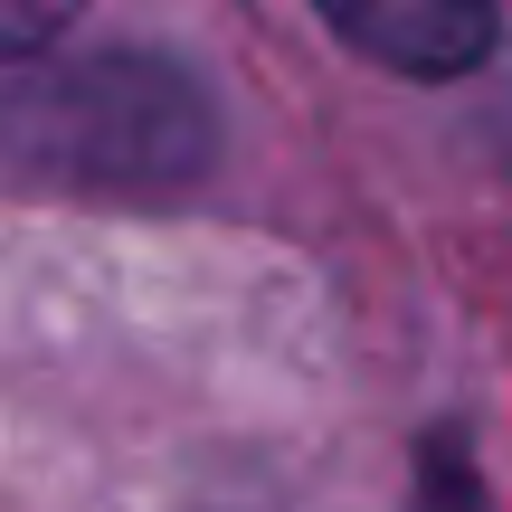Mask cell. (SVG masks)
Segmentation results:
<instances>
[{
  "instance_id": "obj_1",
  "label": "cell",
  "mask_w": 512,
  "mask_h": 512,
  "mask_svg": "<svg viewBox=\"0 0 512 512\" xmlns=\"http://www.w3.org/2000/svg\"><path fill=\"white\" fill-rule=\"evenodd\" d=\"M209 152H219L209 86L171 57L95 48V57L0 76V162L29 181L162 200V190L200 181Z\"/></svg>"
},
{
  "instance_id": "obj_2",
  "label": "cell",
  "mask_w": 512,
  "mask_h": 512,
  "mask_svg": "<svg viewBox=\"0 0 512 512\" xmlns=\"http://www.w3.org/2000/svg\"><path fill=\"white\" fill-rule=\"evenodd\" d=\"M313 10L399 76H465L494 57V29H503L494 0H313Z\"/></svg>"
},
{
  "instance_id": "obj_3",
  "label": "cell",
  "mask_w": 512,
  "mask_h": 512,
  "mask_svg": "<svg viewBox=\"0 0 512 512\" xmlns=\"http://www.w3.org/2000/svg\"><path fill=\"white\" fill-rule=\"evenodd\" d=\"M86 10V0H0V57H29V48H48L67 19Z\"/></svg>"
}]
</instances>
